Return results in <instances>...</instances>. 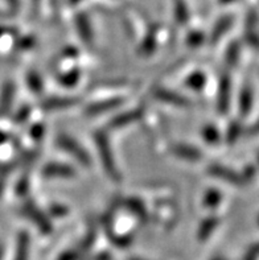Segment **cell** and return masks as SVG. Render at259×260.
I'll use <instances>...</instances> for the list:
<instances>
[{
    "label": "cell",
    "instance_id": "6da1fadb",
    "mask_svg": "<svg viewBox=\"0 0 259 260\" xmlns=\"http://www.w3.org/2000/svg\"><path fill=\"white\" fill-rule=\"evenodd\" d=\"M94 142L97 145V151H98L102 165H103L107 176L114 181H121V173H119L117 164H115L114 155H112L111 145H110L107 135L103 131H97L94 134Z\"/></svg>",
    "mask_w": 259,
    "mask_h": 260
},
{
    "label": "cell",
    "instance_id": "7a4b0ae2",
    "mask_svg": "<svg viewBox=\"0 0 259 260\" xmlns=\"http://www.w3.org/2000/svg\"><path fill=\"white\" fill-rule=\"evenodd\" d=\"M57 145H59V148L63 149L64 152L72 155L73 157L76 158L79 164H82L83 167H89V165L92 164V158L89 156L88 151L77 142L76 139H73L72 136L61 134V135L57 138Z\"/></svg>",
    "mask_w": 259,
    "mask_h": 260
},
{
    "label": "cell",
    "instance_id": "3957f363",
    "mask_svg": "<svg viewBox=\"0 0 259 260\" xmlns=\"http://www.w3.org/2000/svg\"><path fill=\"white\" fill-rule=\"evenodd\" d=\"M21 214L24 217L30 218L32 223L36 224L37 228L40 229V231L44 233V234H49L50 231H52V224H50V222L46 219V217L41 211L37 210V208L33 204H28L26 202L23 208H21Z\"/></svg>",
    "mask_w": 259,
    "mask_h": 260
},
{
    "label": "cell",
    "instance_id": "277c9868",
    "mask_svg": "<svg viewBox=\"0 0 259 260\" xmlns=\"http://www.w3.org/2000/svg\"><path fill=\"white\" fill-rule=\"evenodd\" d=\"M154 96L161 102H165L168 105L179 106V107H188L190 106V101L188 98H185L184 95L179 94V92H175L172 90L164 89V87H158V89L154 90Z\"/></svg>",
    "mask_w": 259,
    "mask_h": 260
},
{
    "label": "cell",
    "instance_id": "5b68a950",
    "mask_svg": "<svg viewBox=\"0 0 259 260\" xmlns=\"http://www.w3.org/2000/svg\"><path fill=\"white\" fill-rule=\"evenodd\" d=\"M41 173L45 178H72L76 176V169L66 164L50 162L44 167Z\"/></svg>",
    "mask_w": 259,
    "mask_h": 260
},
{
    "label": "cell",
    "instance_id": "8992f818",
    "mask_svg": "<svg viewBox=\"0 0 259 260\" xmlns=\"http://www.w3.org/2000/svg\"><path fill=\"white\" fill-rule=\"evenodd\" d=\"M74 25L77 28V33L82 39L86 45H92L94 35H93V26L90 19L85 12H78L74 17Z\"/></svg>",
    "mask_w": 259,
    "mask_h": 260
},
{
    "label": "cell",
    "instance_id": "52a82bcc",
    "mask_svg": "<svg viewBox=\"0 0 259 260\" xmlns=\"http://www.w3.org/2000/svg\"><path fill=\"white\" fill-rule=\"evenodd\" d=\"M123 102H125V98H122V96H115V98L106 99V101H99V102L88 106L85 110V114L89 116L101 115L103 112L117 109L121 105H123Z\"/></svg>",
    "mask_w": 259,
    "mask_h": 260
},
{
    "label": "cell",
    "instance_id": "ba28073f",
    "mask_svg": "<svg viewBox=\"0 0 259 260\" xmlns=\"http://www.w3.org/2000/svg\"><path fill=\"white\" fill-rule=\"evenodd\" d=\"M209 173L214 177L220 178L222 181L229 182L232 185H238V186L245 185V178L242 176H240L237 172L232 171V169L225 168L222 165H212L209 168Z\"/></svg>",
    "mask_w": 259,
    "mask_h": 260
},
{
    "label": "cell",
    "instance_id": "9c48e42d",
    "mask_svg": "<svg viewBox=\"0 0 259 260\" xmlns=\"http://www.w3.org/2000/svg\"><path fill=\"white\" fill-rule=\"evenodd\" d=\"M141 114H143V110L141 109H135L130 110V111H126L123 114H119V115L114 116V118L108 122V127L112 129H119L123 128V127H127L131 123L138 122L139 119L141 118Z\"/></svg>",
    "mask_w": 259,
    "mask_h": 260
},
{
    "label": "cell",
    "instance_id": "30bf717a",
    "mask_svg": "<svg viewBox=\"0 0 259 260\" xmlns=\"http://www.w3.org/2000/svg\"><path fill=\"white\" fill-rule=\"evenodd\" d=\"M15 91L16 87L12 82L4 83L0 91V118L8 115L10 110L12 109L13 101H15Z\"/></svg>",
    "mask_w": 259,
    "mask_h": 260
},
{
    "label": "cell",
    "instance_id": "8fae6325",
    "mask_svg": "<svg viewBox=\"0 0 259 260\" xmlns=\"http://www.w3.org/2000/svg\"><path fill=\"white\" fill-rule=\"evenodd\" d=\"M79 102L78 98L73 96H52L46 98L43 102V109L46 111H56V110H64L68 107H73Z\"/></svg>",
    "mask_w": 259,
    "mask_h": 260
},
{
    "label": "cell",
    "instance_id": "7c38bea8",
    "mask_svg": "<svg viewBox=\"0 0 259 260\" xmlns=\"http://www.w3.org/2000/svg\"><path fill=\"white\" fill-rule=\"evenodd\" d=\"M230 92H232V82L230 78L223 76L221 78L220 87H218V96H217V106L220 109L221 114H225L230 105Z\"/></svg>",
    "mask_w": 259,
    "mask_h": 260
},
{
    "label": "cell",
    "instance_id": "4fadbf2b",
    "mask_svg": "<svg viewBox=\"0 0 259 260\" xmlns=\"http://www.w3.org/2000/svg\"><path fill=\"white\" fill-rule=\"evenodd\" d=\"M172 153L185 161H197L201 158L200 149L190 144H175L172 147Z\"/></svg>",
    "mask_w": 259,
    "mask_h": 260
},
{
    "label": "cell",
    "instance_id": "5bb4252c",
    "mask_svg": "<svg viewBox=\"0 0 259 260\" xmlns=\"http://www.w3.org/2000/svg\"><path fill=\"white\" fill-rule=\"evenodd\" d=\"M233 21V16H230V15L221 17V19L217 21L216 25L213 26V30L210 33V41H212V44H216L217 41H220L221 37L232 28Z\"/></svg>",
    "mask_w": 259,
    "mask_h": 260
},
{
    "label": "cell",
    "instance_id": "9a60e30c",
    "mask_svg": "<svg viewBox=\"0 0 259 260\" xmlns=\"http://www.w3.org/2000/svg\"><path fill=\"white\" fill-rule=\"evenodd\" d=\"M218 224H220V219L217 217H209L204 219L198 226V230H197V239L200 242L207 241L208 238L213 234Z\"/></svg>",
    "mask_w": 259,
    "mask_h": 260
},
{
    "label": "cell",
    "instance_id": "2e32d148",
    "mask_svg": "<svg viewBox=\"0 0 259 260\" xmlns=\"http://www.w3.org/2000/svg\"><path fill=\"white\" fill-rule=\"evenodd\" d=\"M30 257V235L26 233H20L17 237L16 252L13 260H28Z\"/></svg>",
    "mask_w": 259,
    "mask_h": 260
},
{
    "label": "cell",
    "instance_id": "e0dca14e",
    "mask_svg": "<svg viewBox=\"0 0 259 260\" xmlns=\"http://www.w3.org/2000/svg\"><path fill=\"white\" fill-rule=\"evenodd\" d=\"M253 107V90L250 86H245L241 90L240 94V112L241 115L245 116L249 115V112L251 111Z\"/></svg>",
    "mask_w": 259,
    "mask_h": 260
},
{
    "label": "cell",
    "instance_id": "ac0fdd59",
    "mask_svg": "<svg viewBox=\"0 0 259 260\" xmlns=\"http://www.w3.org/2000/svg\"><path fill=\"white\" fill-rule=\"evenodd\" d=\"M174 15L175 20L180 25L188 23L189 20V8H188V4L185 0H174Z\"/></svg>",
    "mask_w": 259,
    "mask_h": 260
},
{
    "label": "cell",
    "instance_id": "d6986e66",
    "mask_svg": "<svg viewBox=\"0 0 259 260\" xmlns=\"http://www.w3.org/2000/svg\"><path fill=\"white\" fill-rule=\"evenodd\" d=\"M184 85L187 86L188 89L190 90L201 91V90L205 87V85H207V76L201 72H196L193 73V74H190V76L185 79Z\"/></svg>",
    "mask_w": 259,
    "mask_h": 260
},
{
    "label": "cell",
    "instance_id": "ffe728a7",
    "mask_svg": "<svg viewBox=\"0 0 259 260\" xmlns=\"http://www.w3.org/2000/svg\"><path fill=\"white\" fill-rule=\"evenodd\" d=\"M26 81V86H28V89L33 92V94H41L44 91V82L43 78L40 77V74H37L35 70H31L25 77Z\"/></svg>",
    "mask_w": 259,
    "mask_h": 260
},
{
    "label": "cell",
    "instance_id": "44dd1931",
    "mask_svg": "<svg viewBox=\"0 0 259 260\" xmlns=\"http://www.w3.org/2000/svg\"><path fill=\"white\" fill-rule=\"evenodd\" d=\"M126 206H127V210H130L131 213H134L135 215H138L140 219H147V211H146L145 205L141 204V201L136 200V198H128L126 201Z\"/></svg>",
    "mask_w": 259,
    "mask_h": 260
},
{
    "label": "cell",
    "instance_id": "7402d4cb",
    "mask_svg": "<svg viewBox=\"0 0 259 260\" xmlns=\"http://www.w3.org/2000/svg\"><path fill=\"white\" fill-rule=\"evenodd\" d=\"M156 48V36H155L154 33H151L150 36L147 37V40H145L141 45L139 46V53H140L141 56H150L152 54Z\"/></svg>",
    "mask_w": 259,
    "mask_h": 260
},
{
    "label": "cell",
    "instance_id": "603a6c76",
    "mask_svg": "<svg viewBox=\"0 0 259 260\" xmlns=\"http://www.w3.org/2000/svg\"><path fill=\"white\" fill-rule=\"evenodd\" d=\"M222 196L220 191L217 190H208L205 197H204V206L207 208H217L221 204Z\"/></svg>",
    "mask_w": 259,
    "mask_h": 260
},
{
    "label": "cell",
    "instance_id": "cb8c5ba5",
    "mask_svg": "<svg viewBox=\"0 0 259 260\" xmlns=\"http://www.w3.org/2000/svg\"><path fill=\"white\" fill-rule=\"evenodd\" d=\"M203 138L209 144H217V142H220V132L214 125H207L203 129Z\"/></svg>",
    "mask_w": 259,
    "mask_h": 260
},
{
    "label": "cell",
    "instance_id": "d4e9b609",
    "mask_svg": "<svg viewBox=\"0 0 259 260\" xmlns=\"http://www.w3.org/2000/svg\"><path fill=\"white\" fill-rule=\"evenodd\" d=\"M79 77H81V73H79L78 70H73V72L66 73V74H64V76L60 77L59 83L70 87V86H74L77 82H78Z\"/></svg>",
    "mask_w": 259,
    "mask_h": 260
},
{
    "label": "cell",
    "instance_id": "484cf974",
    "mask_svg": "<svg viewBox=\"0 0 259 260\" xmlns=\"http://www.w3.org/2000/svg\"><path fill=\"white\" fill-rule=\"evenodd\" d=\"M238 56H240V46L237 44H232L226 53V62L230 65H236L238 61Z\"/></svg>",
    "mask_w": 259,
    "mask_h": 260
},
{
    "label": "cell",
    "instance_id": "4316f807",
    "mask_svg": "<svg viewBox=\"0 0 259 260\" xmlns=\"http://www.w3.org/2000/svg\"><path fill=\"white\" fill-rule=\"evenodd\" d=\"M187 40L190 46H200L205 41V36H204V33L200 32V30H193V32H190L188 35Z\"/></svg>",
    "mask_w": 259,
    "mask_h": 260
},
{
    "label": "cell",
    "instance_id": "83f0119b",
    "mask_svg": "<svg viewBox=\"0 0 259 260\" xmlns=\"http://www.w3.org/2000/svg\"><path fill=\"white\" fill-rule=\"evenodd\" d=\"M30 116H31V109L28 107V106H23V107L17 111L16 115L13 116V120H15V123L23 124V123H25L26 120L30 119Z\"/></svg>",
    "mask_w": 259,
    "mask_h": 260
},
{
    "label": "cell",
    "instance_id": "f1b7e54d",
    "mask_svg": "<svg viewBox=\"0 0 259 260\" xmlns=\"http://www.w3.org/2000/svg\"><path fill=\"white\" fill-rule=\"evenodd\" d=\"M241 135V125L240 123H232L230 127L227 128V142L230 143H234L238 139V136Z\"/></svg>",
    "mask_w": 259,
    "mask_h": 260
},
{
    "label": "cell",
    "instance_id": "f546056e",
    "mask_svg": "<svg viewBox=\"0 0 259 260\" xmlns=\"http://www.w3.org/2000/svg\"><path fill=\"white\" fill-rule=\"evenodd\" d=\"M30 134L33 139H39L40 140L44 136V134H45V128H44L43 124H35L31 127Z\"/></svg>",
    "mask_w": 259,
    "mask_h": 260
},
{
    "label": "cell",
    "instance_id": "4dcf8cb0",
    "mask_svg": "<svg viewBox=\"0 0 259 260\" xmlns=\"http://www.w3.org/2000/svg\"><path fill=\"white\" fill-rule=\"evenodd\" d=\"M81 251L79 250H73V251H66L65 254H63L59 257V260H78L81 256Z\"/></svg>",
    "mask_w": 259,
    "mask_h": 260
},
{
    "label": "cell",
    "instance_id": "1f68e13d",
    "mask_svg": "<svg viewBox=\"0 0 259 260\" xmlns=\"http://www.w3.org/2000/svg\"><path fill=\"white\" fill-rule=\"evenodd\" d=\"M66 213H68V209L61 206V205H54V206L50 208V214H52L53 217H63Z\"/></svg>",
    "mask_w": 259,
    "mask_h": 260
},
{
    "label": "cell",
    "instance_id": "d6a6232c",
    "mask_svg": "<svg viewBox=\"0 0 259 260\" xmlns=\"http://www.w3.org/2000/svg\"><path fill=\"white\" fill-rule=\"evenodd\" d=\"M259 256V243L255 244L251 250L247 252V255L245 256V260H256V257Z\"/></svg>",
    "mask_w": 259,
    "mask_h": 260
},
{
    "label": "cell",
    "instance_id": "836d02e7",
    "mask_svg": "<svg viewBox=\"0 0 259 260\" xmlns=\"http://www.w3.org/2000/svg\"><path fill=\"white\" fill-rule=\"evenodd\" d=\"M249 135L251 136L259 135V120H256V122L251 125V128H249Z\"/></svg>",
    "mask_w": 259,
    "mask_h": 260
},
{
    "label": "cell",
    "instance_id": "e575fe53",
    "mask_svg": "<svg viewBox=\"0 0 259 260\" xmlns=\"http://www.w3.org/2000/svg\"><path fill=\"white\" fill-rule=\"evenodd\" d=\"M10 134H7V132L4 131H0V144H3V143L8 142L10 140Z\"/></svg>",
    "mask_w": 259,
    "mask_h": 260
},
{
    "label": "cell",
    "instance_id": "d590c367",
    "mask_svg": "<svg viewBox=\"0 0 259 260\" xmlns=\"http://www.w3.org/2000/svg\"><path fill=\"white\" fill-rule=\"evenodd\" d=\"M7 2H8V4H10L11 7H13V8L16 6H19V0H7Z\"/></svg>",
    "mask_w": 259,
    "mask_h": 260
},
{
    "label": "cell",
    "instance_id": "8d00e7d4",
    "mask_svg": "<svg viewBox=\"0 0 259 260\" xmlns=\"http://www.w3.org/2000/svg\"><path fill=\"white\" fill-rule=\"evenodd\" d=\"M68 3L70 4V6H77V4H79L82 0H66Z\"/></svg>",
    "mask_w": 259,
    "mask_h": 260
},
{
    "label": "cell",
    "instance_id": "74e56055",
    "mask_svg": "<svg viewBox=\"0 0 259 260\" xmlns=\"http://www.w3.org/2000/svg\"><path fill=\"white\" fill-rule=\"evenodd\" d=\"M3 255H4V247L0 244V260H3Z\"/></svg>",
    "mask_w": 259,
    "mask_h": 260
},
{
    "label": "cell",
    "instance_id": "f35d334b",
    "mask_svg": "<svg viewBox=\"0 0 259 260\" xmlns=\"http://www.w3.org/2000/svg\"><path fill=\"white\" fill-rule=\"evenodd\" d=\"M234 0H220V3L222 4H229V3H233Z\"/></svg>",
    "mask_w": 259,
    "mask_h": 260
},
{
    "label": "cell",
    "instance_id": "ab89813d",
    "mask_svg": "<svg viewBox=\"0 0 259 260\" xmlns=\"http://www.w3.org/2000/svg\"><path fill=\"white\" fill-rule=\"evenodd\" d=\"M130 260H143V259H138V257H134V259H130Z\"/></svg>",
    "mask_w": 259,
    "mask_h": 260
},
{
    "label": "cell",
    "instance_id": "60d3db41",
    "mask_svg": "<svg viewBox=\"0 0 259 260\" xmlns=\"http://www.w3.org/2000/svg\"><path fill=\"white\" fill-rule=\"evenodd\" d=\"M214 260H225V259H214Z\"/></svg>",
    "mask_w": 259,
    "mask_h": 260
}]
</instances>
